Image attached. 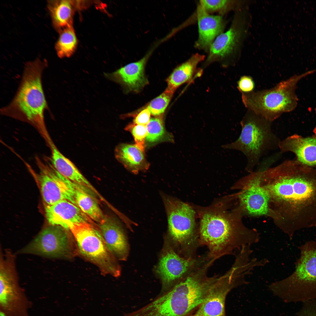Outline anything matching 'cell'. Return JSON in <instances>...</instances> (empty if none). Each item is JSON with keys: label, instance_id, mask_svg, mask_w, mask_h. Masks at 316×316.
<instances>
[{"label": "cell", "instance_id": "cell-13", "mask_svg": "<svg viewBox=\"0 0 316 316\" xmlns=\"http://www.w3.org/2000/svg\"><path fill=\"white\" fill-rule=\"evenodd\" d=\"M37 179L45 206L66 200L78 206L73 183L60 174L52 165L42 167Z\"/></svg>", "mask_w": 316, "mask_h": 316}, {"label": "cell", "instance_id": "cell-16", "mask_svg": "<svg viewBox=\"0 0 316 316\" xmlns=\"http://www.w3.org/2000/svg\"><path fill=\"white\" fill-rule=\"evenodd\" d=\"M153 48L140 60L127 64L111 73H105V77L121 85L127 91L138 92L147 84L145 65Z\"/></svg>", "mask_w": 316, "mask_h": 316}, {"label": "cell", "instance_id": "cell-35", "mask_svg": "<svg viewBox=\"0 0 316 316\" xmlns=\"http://www.w3.org/2000/svg\"><path fill=\"white\" fill-rule=\"evenodd\" d=\"M186 316H192V313L190 314H189L188 315H187Z\"/></svg>", "mask_w": 316, "mask_h": 316}, {"label": "cell", "instance_id": "cell-19", "mask_svg": "<svg viewBox=\"0 0 316 316\" xmlns=\"http://www.w3.org/2000/svg\"><path fill=\"white\" fill-rule=\"evenodd\" d=\"M280 154L290 152L296 155L297 161L305 165L316 167V136L303 137L297 134L280 140Z\"/></svg>", "mask_w": 316, "mask_h": 316}, {"label": "cell", "instance_id": "cell-23", "mask_svg": "<svg viewBox=\"0 0 316 316\" xmlns=\"http://www.w3.org/2000/svg\"><path fill=\"white\" fill-rule=\"evenodd\" d=\"M205 58L204 55L196 53L178 66L166 79V89L174 92L180 86L189 81L197 72L198 64Z\"/></svg>", "mask_w": 316, "mask_h": 316}, {"label": "cell", "instance_id": "cell-33", "mask_svg": "<svg viewBox=\"0 0 316 316\" xmlns=\"http://www.w3.org/2000/svg\"><path fill=\"white\" fill-rule=\"evenodd\" d=\"M151 113L147 107L142 110L137 115L133 121L134 124L146 126L150 120Z\"/></svg>", "mask_w": 316, "mask_h": 316}, {"label": "cell", "instance_id": "cell-24", "mask_svg": "<svg viewBox=\"0 0 316 316\" xmlns=\"http://www.w3.org/2000/svg\"><path fill=\"white\" fill-rule=\"evenodd\" d=\"M74 2L72 0L48 1V8L54 28L59 32L73 26Z\"/></svg>", "mask_w": 316, "mask_h": 316}, {"label": "cell", "instance_id": "cell-27", "mask_svg": "<svg viewBox=\"0 0 316 316\" xmlns=\"http://www.w3.org/2000/svg\"><path fill=\"white\" fill-rule=\"evenodd\" d=\"M60 32L56 45L58 56L60 58L68 57L75 52L77 45V39L73 26L66 28Z\"/></svg>", "mask_w": 316, "mask_h": 316}, {"label": "cell", "instance_id": "cell-11", "mask_svg": "<svg viewBox=\"0 0 316 316\" xmlns=\"http://www.w3.org/2000/svg\"><path fill=\"white\" fill-rule=\"evenodd\" d=\"M209 258L207 253L193 258H185L179 255L170 244H166L157 268L163 290H170Z\"/></svg>", "mask_w": 316, "mask_h": 316}, {"label": "cell", "instance_id": "cell-4", "mask_svg": "<svg viewBox=\"0 0 316 316\" xmlns=\"http://www.w3.org/2000/svg\"><path fill=\"white\" fill-rule=\"evenodd\" d=\"M299 257L289 276L269 284L273 295L285 303L316 299V242L307 241L299 247Z\"/></svg>", "mask_w": 316, "mask_h": 316}, {"label": "cell", "instance_id": "cell-3", "mask_svg": "<svg viewBox=\"0 0 316 316\" xmlns=\"http://www.w3.org/2000/svg\"><path fill=\"white\" fill-rule=\"evenodd\" d=\"M47 61L39 59L26 63L18 89L11 101L1 109L2 114L21 118L40 125L48 107L42 84Z\"/></svg>", "mask_w": 316, "mask_h": 316}, {"label": "cell", "instance_id": "cell-25", "mask_svg": "<svg viewBox=\"0 0 316 316\" xmlns=\"http://www.w3.org/2000/svg\"><path fill=\"white\" fill-rule=\"evenodd\" d=\"M74 187L75 201L78 206L91 219L101 223L105 216L97 202L80 187L74 183Z\"/></svg>", "mask_w": 316, "mask_h": 316}, {"label": "cell", "instance_id": "cell-34", "mask_svg": "<svg viewBox=\"0 0 316 316\" xmlns=\"http://www.w3.org/2000/svg\"><path fill=\"white\" fill-rule=\"evenodd\" d=\"M0 316H6V315L3 312L0 310Z\"/></svg>", "mask_w": 316, "mask_h": 316}, {"label": "cell", "instance_id": "cell-18", "mask_svg": "<svg viewBox=\"0 0 316 316\" xmlns=\"http://www.w3.org/2000/svg\"><path fill=\"white\" fill-rule=\"evenodd\" d=\"M45 212L50 224L59 225L68 229V226L72 224L93 222L78 207L66 200L45 206Z\"/></svg>", "mask_w": 316, "mask_h": 316}, {"label": "cell", "instance_id": "cell-31", "mask_svg": "<svg viewBox=\"0 0 316 316\" xmlns=\"http://www.w3.org/2000/svg\"><path fill=\"white\" fill-rule=\"evenodd\" d=\"M302 305L296 313V316H316V299L302 303Z\"/></svg>", "mask_w": 316, "mask_h": 316}, {"label": "cell", "instance_id": "cell-14", "mask_svg": "<svg viewBox=\"0 0 316 316\" xmlns=\"http://www.w3.org/2000/svg\"><path fill=\"white\" fill-rule=\"evenodd\" d=\"M19 281L18 276L12 273L0 278V310L6 316H30L32 303Z\"/></svg>", "mask_w": 316, "mask_h": 316}, {"label": "cell", "instance_id": "cell-21", "mask_svg": "<svg viewBox=\"0 0 316 316\" xmlns=\"http://www.w3.org/2000/svg\"><path fill=\"white\" fill-rule=\"evenodd\" d=\"M117 160L129 171L137 174L149 168L150 164L144 152L135 145L121 143L115 150Z\"/></svg>", "mask_w": 316, "mask_h": 316}, {"label": "cell", "instance_id": "cell-10", "mask_svg": "<svg viewBox=\"0 0 316 316\" xmlns=\"http://www.w3.org/2000/svg\"><path fill=\"white\" fill-rule=\"evenodd\" d=\"M69 230L59 225L50 224L18 253L58 259L72 258L78 254L75 241Z\"/></svg>", "mask_w": 316, "mask_h": 316}, {"label": "cell", "instance_id": "cell-26", "mask_svg": "<svg viewBox=\"0 0 316 316\" xmlns=\"http://www.w3.org/2000/svg\"><path fill=\"white\" fill-rule=\"evenodd\" d=\"M163 116L151 118L146 126L147 134L146 141L149 145H152L162 141L174 142V137L165 128Z\"/></svg>", "mask_w": 316, "mask_h": 316}, {"label": "cell", "instance_id": "cell-9", "mask_svg": "<svg viewBox=\"0 0 316 316\" xmlns=\"http://www.w3.org/2000/svg\"><path fill=\"white\" fill-rule=\"evenodd\" d=\"M252 269L244 260L236 258L230 268L219 276L204 301L192 314V316H226L225 301L233 289L250 284L246 278L252 274Z\"/></svg>", "mask_w": 316, "mask_h": 316}, {"label": "cell", "instance_id": "cell-15", "mask_svg": "<svg viewBox=\"0 0 316 316\" xmlns=\"http://www.w3.org/2000/svg\"><path fill=\"white\" fill-rule=\"evenodd\" d=\"M261 171L252 172L246 177L248 185L239 195L241 205L253 215H266L269 212L270 197L261 184Z\"/></svg>", "mask_w": 316, "mask_h": 316}, {"label": "cell", "instance_id": "cell-5", "mask_svg": "<svg viewBox=\"0 0 316 316\" xmlns=\"http://www.w3.org/2000/svg\"><path fill=\"white\" fill-rule=\"evenodd\" d=\"M315 71L310 70L294 75L270 89L241 92L242 101L248 110L272 123L283 113L296 108L298 101L296 93L298 83Z\"/></svg>", "mask_w": 316, "mask_h": 316}, {"label": "cell", "instance_id": "cell-6", "mask_svg": "<svg viewBox=\"0 0 316 316\" xmlns=\"http://www.w3.org/2000/svg\"><path fill=\"white\" fill-rule=\"evenodd\" d=\"M241 131L234 142L222 145V148L238 150L246 157V168L252 172L263 156L279 148L280 140L272 129V122L248 110L241 122Z\"/></svg>", "mask_w": 316, "mask_h": 316}, {"label": "cell", "instance_id": "cell-1", "mask_svg": "<svg viewBox=\"0 0 316 316\" xmlns=\"http://www.w3.org/2000/svg\"><path fill=\"white\" fill-rule=\"evenodd\" d=\"M261 183L279 204L284 232L316 226V167L286 160L264 170Z\"/></svg>", "mask_w": 316, "mask_h": 316}, {"label": "cell", "instance_id": "cell-36", "mask_svg": "<svg viewBox=\"0 0 316 316\" xmlns=\"http://www.w3.org/2000/svg\"><path fill=\"white\" fill-rule=\"evenodd\" d=\"M315 113L316 114V107L315 108Z\"/></svg>", "mask_w": 316, "mask_h": 316}, {"label": "cell", "instance_id": "cell-30", "mask_svg": "<svg viewBox=\"0 0 316 316\" xmlns=\"http://www.w3.org/2000/svg\"><path fill=\"white\" fill-rule=\"evenodd\" d=\"M125 129L131 133L134 139L136 146L145 152V141L147 134L146 126L132 123L128 125Z\"/></svg>", "mask_w": 316, "mask_h": 316}, {"label": "cell", "instance_id": "cell-20", "mask_svg": "<svg viewBox=\"0 0 316 316\" xmlns=\"http://www.w3.org/2000/svg\"><path fill=\"white\" fill-rule=\"evenodd\" d=\"M106 243L118 260H126L129 254V245L123 230L112 218L105 217L98 226Z\"/></svg>", "mask_w": 316, "mask_h": 316}, {"label": "cell", "instance_id": "cell-7", "mask_svg": "<svg viewBox=\"0 0 316 316\" xmlns=\"http://www.w3.org/2000/svg\"><path fill=\"white\" fill-rule=\"evenodd\" d=\"M163 199L167 214L169 233L176 247L175 250L185 258L196 257L200 245L195 209L193 206L173 197L164 196Z\"/></svg>", "mask_w": 316, "mask_h": 316}, {"label": "cell", "instance_id": "cell-17", "mask_svg": "<svg viewBox=\"0 0 316 316\" xmlns=\"http://www.w3.org/2000/svg\"><path fill=\"white\" fill-rule=\"evenodd\" d=\"M198 36L194 44L196 49L208 53L216 38L223 33L226 22L223 16L207 13L199 3L196 11Z\"/></svg>", "mask_w": 316, "mask_h": 316}, {"label": "cell", "instance_id": "cell-8", "mask_svg": "<svg viewBox=\"0 0 316 316\" xmlns=\"http://www.w3.org/2000/svg\"><path fill=\"white\" fill-rule=\"evenodd\" d=\"M75 241L77 254L98 267L104 275L119 277L121 268L118 260L108 247L99 226L83 222L68 226Z\"/></svg>", "mask_w": 316, "mask_h": 316}, {"label": "cell", "instance_id": "cell-29", "mask_svg": "<svg viewBox=\"0 0 316 316\" xmlns=\"http://www.w3.org/2000/svg\"><path fill=\"white\" fill-rule=\"evenodd\" d=\"M174 92L167 89L159 96L152 100L147 107L155 117L163 116L173 96Z\"/></svg>", "mask_w": 316, "mask_h": 316}, {"label": "cell", "instance_id": "cell-28", "mask_svg": "<svg viewBox=\"0 0 316 316\" xmlns=\"http://www.w3.org/2000/svg\"><path fill=\"white\" fill-rule=\"evenodd\" d=\"M239 1L201 0L199 3L209 14L217 13L222 16L231 11L236 9L242 3Z\"/></svg>", "mask_w": 316, "mask_h": 316}, {"label": "cell", "instance_id": "cell-2", "mask_svg": "<svg viewBox=\"0 0 316 316\" xmlns=\"http://www.w3.org/2000/svg\"><path fill=\"white\" fill-rule=\"evenodd\" d=\"M193 207L200 219V245L207 247V254L211 259L215 261L226 255H235L243 247L259 241L257 232L237 222L222 201L206 207Z\"/></svg>", "mask_w": 316, "mask_h": 316}, {"label": "cell", "instance_id": "cell-12", "mask_svg": "<svg viewBox=\"0 0 316 316\" xmlns=\"http://www.w3.org/2000/svg\"><path fill=\"white\" fill-rule=\"evenodd\" d=\"M245 22L241 14H236L229 29L219 35L212 44L204 66L215 62L227 66L233 61L246 33Z\"/></svg>", "mask_w": 316, "mask_h": 316}, {"label": "cell", "instance_id": "cell-32", "mask_svg": "<svg viewBox=\"0 0 316 316\" xmlns=\"http://www.w3.org/2000/svg\"><path fill=\"white\" fill-rule=\"evenodd\" d=\"M254 87L253 80L249 76H242L238 82L237 88L241 92L247 93L252 92Z\"/></svg>", "mask_w": 316, "mask_h": 316}, {"label": "cell", "instance_id": "cell-22", "mask_svg": "<svg viewBox=\"0 0 316 316\" xmlns=\"http://www.w3.org/2000/svg\"><path fill=\"white\" fill-rule=\"evenodd\" d=\"M51 150L52 165L60 174L72 182L97 191L75 165L63 155L53 142H50Z\"/></svg>", "mask_w": 316, "mask_h": 316}]
</instances>
